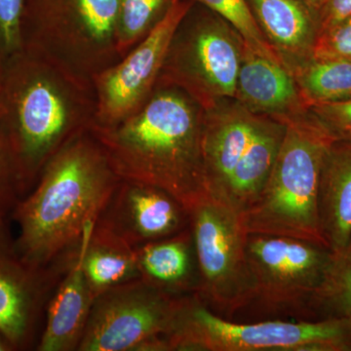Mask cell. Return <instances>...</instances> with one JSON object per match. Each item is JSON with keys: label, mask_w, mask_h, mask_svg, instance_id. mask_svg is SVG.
<instances>
[{"label": "cell", "mask_w": 351, "mask_h": 351, "mask_svg": "<svg viewBox=\"0 0 351 351\" xmlns=\"http://www.w3.org/2000/svg\"><path fill=\"white\" fill-rule=\"evenodd\" d=\"M0 351H15L12 343L1 332H0Z\"/></svg>", "instance_id": "31"}, {"label": "cell", "mask_w": 351, "mask_h": 351, "mask_svg": "<svg viewBox=\"0 0 351 351\" xmlns=\"http://www.w3.org/2000/svg\"><path fill=\"white\" fill-rule=\"evenodd\" d=\"M176 0H119L117 49L123 57L165 17Z\"/></svg>", "instance_id": "22"}, {"label": "cell", "mask_w": 351, "mask_h": 351, "mask_svg": "<svg viewBox=\"0 0 351 351\" xmlns=\"http://www.w3.org/2000/svg\"><path fill=\"white\" fill-rule=\"evenodd\" d=\"M313 58L351 60V14L334 27L318 34Z\"/></svg>", "instance_id": "27"}, {"label": "cell", "mask_w": 351, "mask_h": 351, "mask_svg": "<svg viewBox=\"0 0 351 351\" xmlns=\"http://www.w3.org/2000/svg\"><path fill=\"white\" fill-rule=\"evenodd\" d=\"M350 14L351 0H326L318 15V21H319L318 34L334 27Z\"/></svg>", "instance_id": "29"}, {"label": "cell", "mask_w": 351, "mask_h": 351, "mask_svg": "<svg viewBox=\"0 0 351 351\" xmlns=\"http://www.w3.org/2000/svg\"><path fill=\"white\" fill-rule=\"evenodd\" d=\"M351 319L321 322H228L197 294L182 297L174 324L159 339L158 351H337L351 348Z\"/></svg>", "instance_id": "5"}, {"label": "cell", "mask_w": 351, "mask_h": 351, "mask_svg": "<svg viewBox=\"0 0 351 351\" xmlns=\"http://www.w3.org/2000/svg\"><path fill=\"white\" fill-rule=\"evenodd\" d=\"M256 22L290 71L313 57L318 15L302 0H247Z\"/></svg>", "instance_id": "17"}, {"label": "cell", "mask_w": 351, "mask_h": 351, "mask_svg": "<svg viewBox=\"0 0 351 351\" xmlns=\"http://www.w3.org/2000/svg\"><path fill=\"white\" fill-rule=\"evenodd\" d=\"M120 180L91 130L71 141L13 212L21 257L36 267L71 261Z\"/></svg>", "instance_id": "2"}, {"label": "cell", "mask_w": 351, "mask_h": 351, "mask_svg": "<svg viewBox=\"0 0 351 351\" xmlns=\"http://www.w3.org/2000/svg\"><path fill=\"white\" fill-rule=\"evenodd\" d=\"M96 223L136 249L184 232L189 217L186 208L163 189L120 180Z\"/></svg>", "instance_id": "13"}, {"label": "cell", "mask_w": 351, "mask_h": 351, "mask_svg": "<svg viewBox=\"0 0 351 351\" xmlns=\"http://www.w3.org/2000/svg\"><path fill=\"white\" fill-rule=\"evenodd\" d=\"M205 112L188 93L158 80L140 110L117 125L92 127L121 180L163 189L189 211L207 196Z\"/></svg>", "instance_id": "3"}, {"label": "cell", "mask_w": 351, "mask_h": 351, "mask_svg": "<svg viewBox=\"0 0 351 351\" xmlns=\"http://www.w3.org/2000/svg\"><path fill=\"white\" fill-rule=\"evenodd\" d=\"M284 123L285 135L271 172L240 221L250 234L326 247L318 221V184L323 157L335 138L309 110Z\"/></svg>", "instance_id": "4"}, {"label": "cell", "mask_w": 351, "mask_h": 351, "mask_svg": "<svg viewBox=\"0 0 351 351\" xmlns=\"http://www.w3.org/2000/svg\"><path fill=\"white\" fill-rule=\"evenodd\" d=\"M82 241L48 301L36 350H78L82 343L95 300L83 271Z\"/></svg>", "instance_id": "16"}, {"label": "cell", "mask_w": 351, "mask_h": 351, "mask_svg": "<svg viewBox=\"0 0 351 351\" xmlns=\"http://www.w3.org/2000/svg\"><path fill=\"white\" fill-rule=\"evenodd\" d=\"M318 221L325 245L338 256L351 239V142L334 140L321 166Z\"/></svg>", "instance_id": "18"}, {"label": "cell", "mask_w": 351, "mask_h": 351, "mask_svg": "<svg viewBox=\"0 0 351 351\" xmlns=\"http://www.w3.org/2000/svg\"><path fill=\"white\" fill-rule=\"evenodd\" d=\"M197 265L196 294L202 301L234 311L252 301L247 269V233L239 215L205 196L189 211Z\"/></svg>", "instance_id": "8"}, {"label": "cell", "mask_w": 351, "mask_h": 351, "mask_svg": "<svg viewBox=\"0 0 351 351\" xmlns=\"http://www.w3.org/2000/svg\"><path fill=\"white\" fill-rule=\"evenodd\" d=\"M119 6V0H25L23 47L92 82L121 59Z\"/></svg>", "instance_id": "6"}, {"label": "cell", "mask_w": 351, "mask_h": 351, "mask_svg": "<svg viewBox=\"0 0 351 351\" xmlns=\"http://www.w3.org/2000/svg\"><path fill=\"white\" fill-rule=\"evenodd\" d=\"M309 8L313 9L314 12L319 15L321 9L324 5L326 0H302Z\"/></svg>", "instance_id": "30"}, {"label": "cell", "mask_w": 351, "mask_h": 351, "mask_svg": "<svg viewBox=\"0 0 351 351\" xmlns=\"http://www.w3.org/2000/svg\"><path fill=\"white\" fill-rule=\"evenodd\" d=\"M307 108L351 98V60L315 59L292 69Z\"/></svg>", "instance_id": "21"}, {"label": "cell", "mask_w": 351, "mask_h": 351, "mask_svg": "<svg viewBox=\"0 0 351 351\" xmlns=\"http://www.w3.org/2000/svg\"><path fill=\"white\" fill-rule=\"evenodd\" d=\"M313 300L324 302L339 318L351 319V239L345 250L334 256L325 282Z\"/></svg>", "instance_id": "24"}, {"label": "cell", "mask_w": 351, "mask_h": 351, "mask_svg": "<svg viewBox=\"0 0 351 351\" xmlns=\"http://www.w3.org/2000/svg\"><path fill=\"white\" fill-rule=\"evenodd\" d=\"M96 114L93 83L38 51L23 47L0 64V124L25 196L58 152L91 130Z\"/></svg>", "instance_id": "1"}, {"label": "cell", "mask_w": 351, "mask_h": 351, "mask_svg": "<svg viewBox=\"0 0 351 351\" xmlns=\"http://www.w3.org/2000/svg\"><path fill=\"white\" fill-rule=\"evenodd\" d=\"M245 254L252 300L279 308L313 301L334 261V255L322 245L250 233Z\"/></svg>", "instance_id": "10"}, {"label": "cell", "mask_w": 351, "mask_h": 351, "mask_svg": "<svg viewBox=\"0 0 351 351\" xmlns=\"http://www.w3.org/2000/svg\"><path fill=\"white\" fill-rule=\"evenodd\" d=\"M82 267L95 298L141 278L136 249L98 223L83 239Z\"/></svg>", "instance_id": "19"}, {"label": "cell", "mask_w": 351, "mask_h": 351, "mask_svg": "<svg viewBox=\"0 0 351 351\" xmlns=\"http://www.w3.org/2000/svg\"><path fill=\"white\" fill-rule=\"evenodd\" d=\"M141 279L173 293L196 290L195 246L189 226L184 232L136 248Z\"/></svg>", "instance_id": "20"}, {"label": "cell", "mask_w": 351, "mask_h": 351, "mask_svg": "<svg viewBox=\"0 0 351 351\" xmlns=\"http://www.w3.org/2000/svg\"><path fill=\"white\" fill-rule=\"evenodd\" d=\"M206 7L239 32L245 43L265 56L284 64L263 36L247 0H191ZM286 66V64H285Z\"/></svg>", "instance_id": "23"}, {"label": "cell", "mask_w": 351, "mask_h": 351, "mask_svg": "<svg viewBox=\"0 0 351 351\" xmlns=\"http://www.w3.org/2000/svg\"><path fill=\"white\" fill-rule=\"evenodd\" d=\"M309 110L335 140L351 142V98L313 105Z\"/></svg>", "instance_id": "28"}, {"label": "cell", "mask_w": 351, "mask_h": 351, "mask_svg": "<svg viewBox=\"0 0 351 351\" xmlns=\"http://www.w3.org/2000/svg\"><path fill=\"white\" fill-rule=\"evenodd\" d=\"M25 0H0V64L23 48Z\"/></svg>", "instance_id": "26"}, {"label": "cell", "mask_w": 351, "mask_h": 351, "mask_svg": "<svg viewBox=\"0 0 351 351\" xmlns=\"http://www.w3.org/2000/svg\"><path fill=\"white\" fill-rule=\"evenodd\" d=\"M243 38L216 14L182 21L170 44L159 80L181 88L204 110L234 99Z\"/></svg>", "instance_id": "7"}, {"label": "cell", "mask_w": 351, "mask_h": 351, "mask_svg": "<svg viewBox=\"0 0 351 351\" xmlns=\"http://www.w3.org/2000/svg\"><path fill=\"white\" fill-rule=\"evenodd\" d=\"M247 110L283 122L309 110L294 75L281 62L245 43L234 99Z\"/></svg>", "instance_id": "15"}, {"label": "cell", "mask_w": 351, "mask_h": 351, "mask_svg": "<svg viewBox=\"0 0 351 351\" xmlns=\"http://www.w3.org/2000/svg\"><path fill=\"white\" fill-rule=\"evenodd\" d=\"M263 117L235 100L205 112L202 154L208 196L223 203L233 176L251 156Z\"/></svg>", "instance_id": "14"}, {"label": "cell", "mask_w": 351, "mask_h": 351, "mask_svg": "<svg viewBox=\"0 0 351 351\" xmlns=\"http://www.w3.org/2000/svg\"><path fill=\"white\" fill-rule=\"evenodd\" d=\"M24 196L17 160L10 141L0 124V223H8Z\"/></svg>", "instance_id": "25"}, {"label": "cell", "mask_w": 351, "mask_h": 351, "mask_svg": "<svg viewBox=\"0 0 351 351\" xmlns=\"http://www.w3.org/2000/svg\"><path fill=\"white\" fill-rule=\"evenodd\" d=\"M69 265H29L21 257L7 223H0V332L15 350L36 348L48 301Z\"/></svg>", "instance_id": "12"}, {"label": "cell", "mask_w": 351, "mask_h": 351, "mask_svg": "<svg viewBox=\"0 0 351 351\" xmlns=\"http://www.w3.org/2000/svg\"><path fill=\"white\" fill-rule=\"evenodd\" d=\"M184 295L131 281L95 298L78 351H144L174 324Z\"/></svg>", "instance_id": "9"}, {"label": "cell", "mask_w": 351, "mask_h": 351, "mask_svg": "<svg viewBox=\"0 0 351 351\" xmlns=\"http://www.w3.org/2000/svg\"><path fill=\"white\" fill-rule=\"evenodd\" d=\"M193 2L176 0L151 34L117 63L95 76L97 99L93 127L117 125L140 110L156 89L170 44Z\"/></svg>", "instance_id": "11"}]
</instances>
